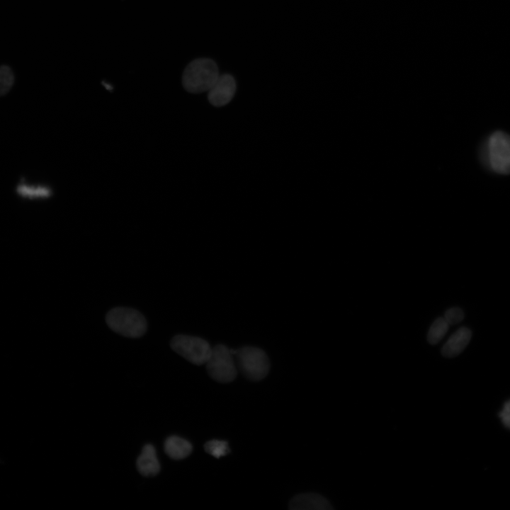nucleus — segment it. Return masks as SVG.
Returning a JSON list of instances; mask_svg holds the SVG:
<instances>
[{"label": "nucleus", "instance_id": "nucleus-16", "mask_svg": "<svg viewBox=\"0 0 510 510\" xmlns=\"http://www.w3.org/2000/svg\"><path fill=\"white\" fill-rule=\"evenodd\" d=\"M464 317V312L462 309L451 307L445 312L443 318L449 325H453L460 322Z\"/></svg>", "mask_w": 510, "mask_h": 510}, {"label": "nucleus", "instance_id": "nucleus-14", "mask_svg": "<svg viewBox=\"0 0 510 510\" xmlns=\"http://www.w3.org/2000/svg\"><path fill=\"white\" fill-rule=\"evenodd\" d=\"M14 81L13 74L8 66L0 67V96L6 94L12 87Z\"/></svg>", "mask_w": 510, "mask_h": 510}, {"label": "nucleus", "instance_id": "nucleus-8", "mask_svg": "<svg viewBox=\"0 0 510 510\" xmlns=\"http://www.w3.org/2000/svg\"><path fill=\"white\" fill-rule=\"evenodd\" d=\"M292 510H330L333 507L329 502L322 495L314 493L300 494L289 502Z\"/></svg>", "mask_w": 510, "mask_h": 510}, {"label": "nucleus", "instance_id": "nucleus-6", "mask_svg": "<svg viewBox=\"0 0 510 510\" xmlns=\"http://www.w3.org/2000/svg\"><path fill=\"white\" fill-rule=\"evenodd\" d=\"M171 347L183 358L198 366L205 363L212 352L208 341L187 335L175 336L171 341Z\"/></svg>", "mask_w": 510, "mask_h": 510}, {"label": "nucleus", "instance_id": "nucleus-11", "mask_svg": "<svg viewBox=\"0 0 510 510\" xmlns=\"http://www.w3.org/2000/svg\"><path fill=\"white\" fill-rule=\"evenodd\" d=\"M166 454L174 460L187 458L193 450L192 444L187 440L178 436H169L164 444Z\"/></svg>", "mask_w": 510, "mask_h": 510}, {"label": "nucleus", "instance_id": "nucleus-10", "mask_svg": "<svg viewBox=\"0 0 510 510\" xmlns=\"http://www.w3.org/2000/svg\"><path fill=\"white\" fill-rule=\"evenodd\" d=\"M472 332L468 327H460L454 332L443 345L441 353L443 356L453 358L460 354L469 344Z\"/></svg>", "mask_w": 510, "mask_h": 510}, {"label": "nucleus", "instance_id": "nucleus-12", "mask_svg": "<svg viewBox=\"0 0 510 510\" xmlns=\"http://www.w3.org/2000/svg\"><path fill=\"white\" fill-rule=\"evenodd\" d=\"M449 324L443 317L436 319L427 334V340L431 344L438 343L448 332Z\"/></svg>", "mask_w": 510, "mask_h": 510}, {"label": "nucleus", "instance_id": "nucleus-2", "mask_svg": "<svg viewBox=\"0 0 510 510\" xmlns=\"http://www.w3.org/2000/svg\"><path fill=\"white\" fill-rule=\"evenodd\" d=\"M106 321L113 331L127 337H140L147 329L144 317L131 308H113L106 314Z\"/></svg>", "mask_w": 510, "mask_h": 510}, {"label": "nucleus", "instance_id": "nucleus-17", "mask_svg": "<svg viewBox=\"0 0 510 510\" xmlns=\"http://www.w3.org/2000/svg\"><path fill=\"white\" fill-rule=\"evenodd\" d=\"M499 416L503 424L510 429V400L505 402L502 410L499 413Z\"/></svg>", "mask_w": 510, "mask_h": 510}, {"label": "nucleus", "instance_id": "nucleus-15", "mask_svg": "<svg viewBox=\"0 0 510 510\" xmlns=\"http://www.w3.org/2000/svg\"><path fill=\"white\" fill-rule=\"evenodd\" d=\"M19 194L28 197H47L50 195V191L45 187H32L21 186L18 188Z\"/></svg>", "mask_w": 510, "mask_h": 510}, {"label": "nucleus", "instance_id": "nucleus-4", "mask_svg": "<svg viewBox=\"0 0 510 510\" xmlns=\"http://www.w3.org/2000/svg\"><path fill=\"white\" fill-rule=\"evenodd\" d=\"M233 356L231 349L225 345L218 344L212 348L205 364L209 375L214 380L227 383L236 378L237 371Z\"/></svg>", "mask_w": 510, "mask_h": 510}, {"label": "nucleus", "instance_id": "nucleus-13", "mask_svg": "<svg viewBox=\"0 0 510 510\" xmlns=\"http://www.w3.org/2000/svg\"><path fill=\"white\" fill-rule=\"evenodd\" d=\"M204 449L208 454L216 458L225 456L230 452L227 441L217 439L206 442Z\"/></svg>", "mask_w": 510, "mask_h": 510}, {"label": "nucleus", "instance_id": "nucleus-7", "mask_svg": "<svg viewBox=\"0 0 510 510\" xmlns=\"http://www.w3.org/2000/svg\"><path fill=\"white\" fill-rule=\"evenodd\" d=\"M236 91V82L228 74L219 75L212 87L208 91L209 102L214 106L220 107L227 104Z\"/></svg>", "mask_w": 510, "mask_h": 510}, {"label": "nucleus", "instance_id": "nucleus-9", "mask_svg": "<svg viewBox=\"0 0 510 510\" xmlns=\"http://www.w3.org/2000/svg\"><path fill=\"white\" fill-rule=\"evenodd\" d=\"M136 467L140 475L144 477L155 476L160 471V463L155 448L152 444L143 446L136 460Z\"/></svg>", "mask_w": 510, "mask_h": 510}, {"label": "nucleus", "instance_id": "nucleus-1", "mask_svg": "<svg viewBox=\"0 0 510 510\" xmlns=\"http://www.w3.org/2000/svg\"><path fill=\"white\" fill-rule=\"evenodd\" d=\"M216 63L208 58H198L191 62L182 76L184 89L192 94L208 91L219 76Z\"/></svg>", "mask_w": 510, "mask_h": 510}, {"label": "nucleus", "instance_id": "nucleus-3", "mask_svg": "<svg viewBox=\"0 0 510 510\" xmlns=\"http://www.w3.org/2000/svg\"><path fill=\"white\" fill-rule=\"evenodd\" d=\"M234 356L239 370L248 380L259 381L268 375L270 362L266 353L262 349L253 346H244L237 349Z\"/></svg>", "mask_w": 510, "mask_h": 510}, {"label": "nucleus", "instance_id": "nucleus-5", "mask_svg": "<svg viewBox=\"0 0 510 510\" xmlns=\"http://www.w3.org/2000/svg\"><path fill=\"white\" fill-rule=\"evenodd\" d=\"M487 163L501 174H510V136L502 131L492 134L486 147Z\"/></svg>", "mask_w": 510, "mask_h": 510}]
</instances>
